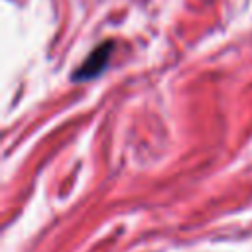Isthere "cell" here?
Wrapping results in <instances>:
<instances>
[{
    "label": "cell",
    "mask_w": 252,
    "mask_h": 252,
    "mask_svg": "<svg viewBox=\"0 0 252 252\" xmlns=\"http://www.w3.org/2000/svg\"><path fill=\"white\" fill-rule=\"evenodd\" d=\"M110 51H112V43L110 41H104L98 47H94L89 53V57L83 61V65L73 73V81H87V79L96 77L106 67V61H108Z\"/></svg>",
    "instance_id": "obj_1"
}]
</instances>
